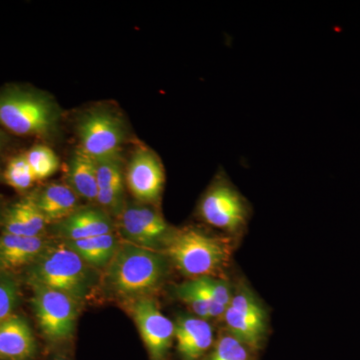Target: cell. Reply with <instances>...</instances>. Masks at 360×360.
<instances>
[{
  "label": "cell",
  "mask_w": 360,
  "mask_h": 360,
  "mask_svg": "<svg viewBox=\"0 0 360 360\" xmlns=\"http://www.w3.org/2000/svg\"><path fill=\"white\" fill-rule=\"evenodd\" d=\"M176 295L180 300L186 303L194 314L201 319H213V309L210 302L196 290L193 281L180 284L176 288Z\"/></svg>",
  "instance_id": "24"
},
{
  "label": "cell",
  "mask_w": 360,
  "mask_h": 360,
  "mask_svg": "<svg viewBox=\"0 0 360 360\" xmlns=\"http://www.w3.org/2000/svg\"><path fill=\"white\" fill-rule=\"evenodd\" d=\"M132 312L151 360H165L174 338V322L162 314L149 296L137 298Z\"/></svg>",
  "instance_id": "8"
},
{
  "label": "cell",
  "mask_w": 360,
  "mask_h": 360,
  "mask_svg": "<svg viewBox=\"0 0 360 360\" xmlns=\"http://www.w3.org/2000/svg\"><path fill=\"white\" fill-rule=\"evenodd\" d=\"M68 241L79 240L112 233V222L106 213L96 208H80L58 225Z\"/></svg>",
  "instance_id": "13"
},
{
  "label": "cell",
  "mask_w": 360,
  "mask_h": 360,
  "mask_svg": "<svg viewBox=\"0 0 360 360\" xmlns=\"http://www.w3.org/2000/svg\"><path fill=\"white\" fill-rule=\"evenodd\" d=\"M193 281L194 286L212 302L214 307H227L231 302V290L229 285L222 281L212 277H200Z\"/></svg>",
  "instance_id": "22"
},
{
  "label": "cell",
  "mask_w": 360,
  "mask_h": 360,
  "mask_svg": "<svg viewBox=\"0 0 360 360\" xmlns=\"http://www.w3.org/2000/svg\"><path fill=\"white\" fill-rule=\"evenodd\" d=\"M225 322L232 335L246 345L257 347L265 333V311L259 303L248 293H238L231 298L224 314Z\"/></svg>",
  "instance_id": "11"
},
{
  "label": "cell",
  "mask_w": 360,
  "mask_h": 360,
  "mask_svg": "<svg viewBox=\"0 0 360 360\" xmlns=\"http://www.w3.org/2000/svg\"><path fill=\"white\" fill-rule=\"evenodd\" d=\"M167 269V259L163 255L130 243L117 248L108 264L106 279L118 295L146 297L160 288Z\"/></svg>",
  "instance_id": "1"
},
{
  "label": "cell",
  "mask_w": 360,
  "mask_h": 360,
  "mask_svg": "<svg viewBox=\"0 0 360 360\" xmlns=\"http://www.w3.org/2000/svg\"><path fill=\"white\" fill-rule=\"evenodd\" d=\"M77 194L66 184L45 186L34 198L47 222L63 221L77 210Z\"/></svg>",
  "instance_id": "17"
},
{
  "label": "cell",
  "mask_w": 360,
  "mask_h": 360,
  "mask_svg": "<svg viewBox=\"0 0 360 360\" xmlns=\"http://www.w3.org/2000/svg\"><path fill=\"white\" fill-rule=\"evenodd\" d=\"M165 252L187 276L210 277L219 274L231 260V238L212 236L195 229L172 231Z\"/></svg>",
  "instance_id": "2"
},
{
  "label": "cell",
  "mask_w": 360,
  "mask_h": 360,
  "mask_svg": "<svg viewBox=\"0 0 360 360\" xmlns=\"http://www.w3.org/2000/svg\"><path fill=\"white\" fill-rule=\"evenodd\" d=\"M18 300V284L11 276L0 274V324L13 316Z\"/></svg>",
  "instance_id": "26"
},
{
  "label": "cell",
  "mask_w": 360,
  "mask_h": 360,
  "mask_svg": "<svg viewBox=\"0 0 360 360\" xmlns=\"http://www.w3.org/2000/svg\"><path fill=\"white\" fill-rule=\"evenodd\" d=\"M4 179L8 186L18 191H26L37 181L25 155L14 156L9 160Z\"/></svg>",
  "instance_id": "21"
},
{
  "label": "cell",
  "mask_w": 360,
  "mask_h": 360,
  "mask_svg": "<svg viewBox=\"0 0 360 360\" xmlns=\"http://www.w3.org/2000/svg\"><path fill=\"white\" fill-rule=\"evenodd\" d=\"M174 326L177 349L184 360H198L212 347V328L205 319L181 316Z\"/></svg>",
  "instance_id": "12"
},
{
  "label": "cell",
  "mask_w": 360,
  "mask_h": 360,
  "mask_svg": "<svg viewBox=\"0 0 360 360\" xmlns=\"http://www.w3.org/2000/svg\"><path fill=\"white\" fill-rule=\"evenodd\" d=\"M124 238L131 245L155 250L165 248L172 231L160 213L148 206L125 208L120 219Z\"/></svg>",
  "instance_id": "9"
},
{
  "label": "cell",
  "mask_w": 360,
  "mask_h": 360,
  "mask_svg": "<svg viewBox=\"0 0 360 360\" xmlns=\"http://www.w3.org/2000/svg\"><path fill=\"white\" fill-rule=\"evenodd\" d=\"M34 198H25L9 208L4 220L6 233L26 238H39L46 224Z\"/></svg>",
  "instance_id": "16"
},
{
  "label": "cell",
  "mask_w": 360,
  "mask_h": 360,
  "mask_svg": "<svg viewBox=\"0 0 360 360\" xmlns=\"http://www.w3.org/2000/svg\"><path fill=\"white\" fill-rule=\"evenodd\" d=\"M44 250L39 238H26L4 232L0 236V269H14L34 262Z\"/></svg>",
  "instance_id": "15"
},
{
  "label": "cell",
  "mask_w": 360,
  "mask_h": 360,
  "mask_svg": "<svg viewBox=\"0 0 360 360\" xmlns=\"http://www.w3.org/2000/svg\"><path fill=\"white\" fill-rule=\"evenodd\" d=\"M35 350V340L27 322L13 315L0 324V359L25 360Z\"/></svg>",
  "instance_id": "14"
},
{
  "label": "cell",
  "mask_w": 360,
  "mask_h": 360,
  "mask_svg": "<svg viewBox=\"0 0 360 360\" xmlns=\"http://www.w3.org/2000/svg\"><path fill=\"white\" fill-rule=\"evenodd\" d=\"M248 212L245 198L224 175L215 179L200 205L201 219L206 224L227 232L243 229L248 221Z\"/></svg>",
  "instance_id": "6"
},
{
  "label": "cell",
  "mask_w": 360,
  "mask_h": 360,
  "mask_svg": "<svg viewBox=\"0 0 360 360\" xmlns=\"http://www.w3.org/2000/svg\"><path fill=\"white\" fill-rule=\"evenodd\" d=\"M58 110L39 92L11 87L0 91V127L20 136H42L53 130Z\"/></svg>",
  "instance_id": "3"
},
{
  "label": "cell",
  "mask_w": 360,
  "mask_h": 360,
  "mask_svg": "<svg viewBox=\"0 0 360 360\" xmlns=\"http://www.w3.org/2000/svg\"><path fill=\"white\" fill-rule=\"evenodd\" d=\"M65 245L79 255L85 264L94 266H105L110 264L118 248L115 236L112 233L68 241Z\"/></svg>",
  "instance_id": "19"
},
{
  "label": "cell",
  "mask_w": 360,
  "mask_h": 360,
  "mask_svg": "<svg viewBox=\"0 0 360 360\" xmlns=\"http://www.w3.org/2000/svg\"><path fill=\"white\" fill-rule=\"evenodd\" d=\"M97 184L99 189L122 186L123 174L120 156L96 161Z\"/></svg>",
  "instance_id": "25"
},
{
  "label": "cell",
  "mask_w": 360,
  "mask_h": 360,
  "mask_svg": "<svg viewBox=\"0 0 360 360\" xmlns=\"http://www.w3.org/2000/svg\"><path fill=\"white\" fill-rule=\"evenodd\" d=\"M127 181L137 200L153 203L160 200L165 186V169L155 151L148 148L135 151L127 168Z\"/></svg>",
  "instance_id": "10"
},
{
  "label": "cell",
  "mask_w": 360,
  "mask_h": 360,
  "mask_svg": "<svg viewBox=\"0 0 360 360\" xmlns=\"http://www.w3.org/2000/svg\"><path fill=\"white\" fill-rule=\"evenodd\" d=\"M9 142L8 135L6 134L4 130L0 129V153L6 148L7 144Z\"/></svg>",
  "instance_id": "28"
},
{
  "label": "cell",
  "mask_w": 360,
  "mask_h": 360,
  "mask_svg": "<svg viewBox=\"0 0 360 360\" xmlns=\"http://www.w3.org/2000/svg\"><path fill=\"white\" fill-rule=\"evenodd\" d=\"M77 132L80 150L97 161L118 158L127 131L120 116L106 108H96L82 115Z\"/></svg>",
  "instance_id": "5"
},
{
  "label": "cell",
  "mask_w": 360,
  "mask_h": 360,
  "mask_svg": "<svg viewBox=\"0 0 360 360\" xmlns=\"http://www.w3.org/2000/svg\"><path fill=\"white\" fill-rule=\"evenodd\" d=\"M32 284L65 292L75 300L84 297L89 288L85 262L68 245L44 250L32 269Z\"/></svg>",
  "instance_id": "4"
},
{
  "label": "cell",
  "mask_w": 360,
  "mask_h": 360,
  "mask_svg": "<svg viewBox=\"0 0 360 360\" xmlns=\"http://www.w3.org/2000/svg\"><path fill=\"white\" fill-rule=\"evenodd\" d=\"M123 193H124L123 184L122 186L110 187V188L99 189L96 201L105 210L116 213L122 210Z\"/></svg>",
  "instance_id": "27"
},
{
  "label": "cell",
  "mask_w": 360,
  "mask_h": 360,
  "mask_svg": "<svg viewBox=\"0 0 360 360\" xmlns=\"http://www.w3.org/2000/svg\"><path fill=\"white\" fill-rule=\"evenodd\" d=\"M33 307L45 335L52 340H65L75 331L77 304L75 298L61 291L33 284Z\"/></svg>",
  "instance_id": "7"
},
{
  "label": "cell",
  "mask_w": 360,
  "mask_h": 360,
  "mask_svg": "<svg viewBox=\"0 0 360 360\" xmlns=\"http://www.w3.org/2000/svg\"><path fill=\"white\" fill-rule=\"evenodd\" d=\"M25 155L37 181L49 179L58 170V156L49 146L37 144L32 146Z\"/></svg>",
  "instance_id": "20"
},
{
  "label": "cell",
  "mask_w": 360,
  "mask_h": 360,
  "mask_svg": "<svg viewBox=\"0 0 360 360\" xmlns=\"http://www.w3.org/2000/svg\"><path fill=\"white\" fill-rule=\"evenodd\" d=\"M210 360H250L248 345L231 333L222 335Z\"/></svg>",
  "instance_id": "23"
},
{
  "label": "cell",
  "mask_w": 360,
  "mask_h": 360,
  "mask_svg": "<svg viewBox=\"0 0 360 360\" xmlns=\"http://www.w3.org/2000/svg\"><path fill=\"white\" fill-rule=\"evenodd\" d=\"M70 187L77 195L89 201L96 200L98 194L96 161L84 151H75L68 169Z\"/></svg>",
  "instance_id": "18"
}]
</instances>
